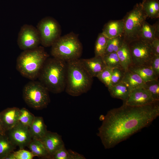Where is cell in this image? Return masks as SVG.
Segmentation results:
<instances>
[{"label": "cell", "mask_w": 159, "mask_h": 159, "mask_svg": "<svg viewBox=\"0 0 159 159\" xmlns=\"http://www.w3.org/2000/svg\"><path fill=\"white\" fill-rule=\"evenodd\" d=\"M159 116V101L139 107L123 103L108 112L97 135L105 149L111 148L149 126Z\"/></svg>", "instance_id": "obj_1"}, {"label": "cell", "mask_w": 159, "mask_h": 159, "mask_svg": "<svg viewBox=\"0 0 159 159\" xmlns=\"http://www.w3.org/2000/svg\"><path fill=\"white\" fill-rule=\"evenodd\" d=\"M66 74V62L54 57H48L38 79L49 92L58 94L65 90Z\"/></svg>", "instance_id": "obj_2"}, {"label": "cell", "mask_w": 159, "mask_h": 159, "mask_svg": "<svg viewBox=\"0 0 159 159\" xmlns=\"http://www.w3.org/2000/svg\"><path fill=\"white\" fill-rule=\"evenodd\" d=\"M92 77L85 69L80 59L66 62V74L65 90L72 96L85 93L91 88Z\"/></svg>", "instance_id": "obj_3"}, {"label": "cell", "mask_w": 159, "mask_h": 159, "mask_svg": "<svg viewBox=\"0 0 159 159\" xmlns=\"http://www.w3.org/2000/svg\"><path fill=\"white\" fill-rule=\"evenodd\" d=\"M49 57L43 46L23 51L17 59L16 69L24 77L35 80Z\"/></svg>", "instance_id": "obj_4"}, {"label": "cell", "mask_w": 159, "mask_h": 159, "mask_svg": "<svg viewBox=\"0 0 159 159\" xmlns=\"http://www.w3.org/2000/svg\"><path fill=\"white\" fill-rule=\"evenodd\" d=\"M51 47L52 56L66 62L79 59L82 53V44L73 32L61 36Z\"/></svg>", "instance_id": "obj_5"}, {"label": "cell", "mask_w": 159, "mask_h": 159, "mask_svg": "<svg viewBox=\"0 0 159 159\" xmlns=\"http://www.w3.org/2000/svg\"><path fill=\"white\" fill-rule=\"evenodd\" d=\"M148 17L141 3L137 4L123 19L124 24V41L127 44L139 39L142 26Z\"/></svg>", "instance_id": "obj_6"}, {"label": "cell", "mask_w": 159, "mask_h": 159, "mask_svg": "<svg viewBox=\"0 0 159 159\" xmlns=\"http://www.w3.org/2000/svg\"><path fill=\"white\" fill-rule=\"evenodd\" d=\"M49 92L40 82L32 80L23 88V98L29 106L41 110L46 107L50 102Z\"/></svg>", "instance_id": "obj_7"}, {"label": "cell", "mask_w": 159, "mask_h": 159, "mask_svg": "<svg viewBox=\"0 0 159 159\" xmlns=\"http://www.w3.org/2000/svg\"><path fill=\"white\" fill-rule=\"evenodd\" d=\"M39 33L41 44L43 47H51L61 36L60 24L53 18L47 16L38 23L36 27Z\"/></svg>", "instance_id": "obj_8"}, {"label": "cell", "mask_w": 159, "mask_h": 159, "mask_svg": "<svg viewBox=\"0 0 159 159\" xmlns=\"http://www.w3.org/2000/svg\"><path fill=\"white\" fill-rule=\"evenodd\" d=\"M128 44L132 64L136 66L150 67L154 55L150 44L139 39L132 41Z\"/></svg>", "instance_id": "obj_9"}, {"label": "cell", "mask_w": 159, "mask_h": 159, "mask_svg": "<svg viewBox=\"0 0 159 159\" xmlns=\"http://www.w3.org/2000/svg\"><path fill=\"white\" fill-rule=\"evenodd\" d=\"M17 43L19 48L23 51L39 46L40 39L37 28L31 25H23L18 33Z\"/></svg>", "instance_id": "obj_10"}, {"label": "cell", "mask_w": 159, "mask_h": 159, "mask_svg": "<svg viewBox=\"0 0 159 159\" xmlns=\"http://www.w3.org/2000/svg\"><path fill=\"white\" fill-rule=\"evenodd\" d=\"M5 134L12 143L20 149L27 147L32 139L29 127L19 122L12 128L6 131Z\"/></svg>", "instance_id": "obj_11"}, {"label": "cell", "mask_w": 159, "mask_h": 159, "mask_svg": "<svg viewBox=\"0 0 159 159\" xmlns=\"http://www.w3.org/2000/svg\"><path fill=\"white\" fill-rule=\"evenodd\" d=\"M155 102L147 90L144 87H140L131 90L127 100L123 103L130 106L139 107Z\"/></svg>", "instance_id": "obj_12"}, {"label": "cell", "mask_w": 159, "mask_h": 159, "mask_svg": "<svg viewBox=\"0 0 159 159\" xmlns=\"http://www.w3.org/2000/svg\"><path fill=\"white\" fill-rule=\"evenodd\" d=\"M20 109L16 107L7 108L0 112V119L5 132L19 122Z\"/></svg>", "instance_id": "obj_13"}, {"label": "cell", "mask_w": 159, "mask_h": 159, "mask_svg": "<svg viewBox=\"0 0 159 159\" xmlns=\"http://www.w3.org/2000/svg\"><path fill=\"white\" fill-rule=\"evenodd\" d=\"M51 156L62 146L64 144L62 136L56 132L47 131L41 140Z\"/></svg>", "instance_id": "obj_14"}, {"label": "cell", "mask_w": 159, "mask_h": 159, "mask_svg": "<svg viewBox=\"0 0 159 159\" xmlns=\"http://www.w3.org/2000/svg\"><path fill=\"white\" fill-rule=\"evenodd\" d=\"M82 65L92 77L97 75L106 66L101 56H96L89 59H80Z\"/></svg>", "instance_id": "obj_15"}, {"label": "cell", "mask_w": 159, "mask_h": 159, "mask_svg": "<svg viewBox=\"0 0 159 159\" xmlns=\"http://www.w3.org/2000/svg\"><path fill=\"white\" fill-rule=\"evenodd\" d=\"M124 24L123 19L110 21L104 25L102 32L108 39L123 34Z\"/></svg>", "instance_id": "obj_16"}, {"label": "cell", "mask_w": 159, "mask_h": 159, "mask_svg": "<svg viewBox=\"0 0 159 159\" xmlns=\"http://www.w3.org/2000/svg\"><path fill=\"white\" fill-rule=\"evenodd\" d=\"M29 129L32 139L40 140L48 131L43 117L39 116L35 117Z\"/></svg>", "instance_id": "obj_17"}, {"label": "cell", "mask_w": 159, "mask_h": 159, "mask_svg": "<svg viewBox=\"0 0 159 159\" xmlns=\"http://www.w3.org/2000/svg\"><path fill=\"white\" fill-rule=\"evenodd\" d=\"M130 91L139 88L145 87V82L137 74L129 70L125 72L122 82Z\"/></svg>", "instance_id": "obj_18"}, {"label": "cell", "mask_w": 159, "mask_h": 159, "mask_svg": "<svg viewBox=\"0 0 159 159\" xmlns=\"http://www.w3.org/2000/svg\"><path fill=\"white\" fill-rule=\"evenodd\" d=\"M34 156L44 159H51V156L40 140L32 139L27 146Z\"/></svg>", "instance_id": "obj_19"}, {"label": "cell", "mask_w": 159, "mask_h": 159, "mask_svg": "<svg viewBox=\"0 0 159 159\" xmlns=\"http://www.w3.org/2000/svg\"><path fill=\"white\" fill-rule=\"evenodd\" d=\"M122 68L125 71L128 70L132 64L131 57L128 44L124 41L117 52Z\"/></svg>", "instance_id": "obj_20"}, {"label": "cell", "mask_w": 159, "mask_h": 159, "mask_svg": "<svg viewBox=\"0 0 159 159\" xmlns=\"http://www.w3.org/2000/svg\"><path fill=\"white\" fill-rule=\"evenodd\" d=\"M128 70L138 74L145 82L158 79V77L150 66H136L132 64Z\"/></svg>", "instance_id": "obj_21"}, {"label": "cell", "mask_w": 159, "mask_h": 159, "mask_svg": "<svg viewBox=\"0 0 159 159\" xmlns=\"http://www.w3.org/2000/svg\"><path fill=\"white\" fill-rule=\"evenodd\" d=\"M108 90L112 97L121 99L123 102H125L127 100L131 92L122 82L108 88Z\"/></svg>", "instance_id": "obj_22"}, {"label": "cell", "mask_w": 159, "mask_h": 159, "mask_svg": "<svg viewBox=\"0 0 159 159\" xmlns=\"http://www.w3.org/2000/svg\"><path fill=\"white\" fill-rule=\"evenodd\" d=\"M141 3L143 8L148 17L152 19L159 18L158 0H143Z\"/></svg>", "instance_id": "obj_23"}, {"label": "cell", "mask_w": 159, "mask_h": 159, "mask_svg": "<svg viewBox=\"0 0 159 159\" xmlns=\"http://www.w3.org/2000/svg\"><path fill=\"white\" fill-rule=\"evenodd\" d=\"M155 38L156 31L154 25L145 21L140 30L139 39L150 44Z\"/></svg>", "instance_id": "obj_24"}, {"label": "cell", "mask_w": 159, "mask_h": 159, "mask_svg": "<svg viewBox=\"0 0 159 159\" xmlns=\"http://www.w3.org/2000/svg\"><path fill=\"white\" fill-rule=\"evenodd\" d=\"M16 147L5 134H0V159H4L8 154L14 151Z\"/></svg>", "instance_id": "obj_25"}, {"label": "cell", "mask_w": 159, "mask_h": 159, "mask_svg": "<svg viewBox=\"0 0 159 159\" xmlns=\"http://www.w3.org/2000/svg\"><path fill=\"white\" fill-rule=\"evenodd\" d=\"M109 39L102 33H99L96 41L94 52L95 56L102 57L105 53Z\"/></svg>", "instance_id": "obj_26"}, {"label": "cell", "mask_w": 159, "mask_h": 159, "mask_svg": "<svg viewBox=\"0 0 159 159\" xmlns=\"http://www.w3.org/2000/svg\"><path fill=\"white\" fill-rule=\"evenodd\" d=\"M124 42L123 35L109 39L104 55L113 52H117Z\"/></svg>", "instance_id": "obj_27"}, {"label": "cell", "mask_w": 159, "mask_h": 159, "mask_svg": "<svg viewBox=\"0 0 159 159\" xmlns=\"http://www.w3.org/2000/svg\"><path fill=\"white\" fill-rule=\"evenodd\" d=\"M102 57L107 67L112 69L116 68H122L116 52L110 53Z\"/></svg>", "instance_id": "obj_28"}, {"label": "cell", "mask_w": 159, "mask_h": 159, "mask_svg": "<svg viewBox=\"0 0 159 159\" xmlns=\"http://www.w3.org/2000/svg\"><path fill=\"white\" fill-rule=\"evenodd\" d=\"M145 88L149 92L155 101H159V82L158 79L145 82Z\"/></svg>", "instance_id": "obj_29"}, {"label": "cell", "mask_w": 159, "mask_h": 159, "mask_svg": "<svg viewBox=\"0 0 159 159\" xmlns=\"http://www.w3.org/2000/svg\"><path fill=\"white\" fill-rule=\"evenodd\" d=\"M35 117L28 110L25 108L20 109L19 122L28 127L33 121Z\"/></svg>", "instance_id": "obj_30"}, {"label": "cell", "mask_w": 159, "mask_h": 159, "mask_svg": "<svg viewBox=\"0 0 159 159\" xmlns=\"http://www.w3.org/2000/svg\"><path fill=\"white\" fill-rule=\"evenodd\" d=\"M112 69L106 67L97 77L108 88L112 86L111 76Z\"/></svg>", "instance_id": "obj_31"}, {"label": "cell", "mask_w": 159, "mask_h": 159, "mask_svg": "<svg viewBox=\"0 0 159 159\" xmlns=\"http://www.w3.org/2000/svg\"><path fill=\"white\" fill-rule=\"evenodd\" d=\"M125 72L121 68H116L112 69L111 76L112 86L116 85L122 82Z\"/></svg>", "instance_id": "obj_32"}, {"label": "cell", "mask_w": 159, "mask_h": 159, "mask_svg": "<svg viewBox=\"0 0 159 159\" xmlns=\"http://www.w3.org/2000/svg\"><path fill=\"white\" fill-rule=\"evenodd\" d=\"M14 159H32L34 157L32 153L24 149L12 152Z\"/></svg>", "instance_id": "obj_33"}, {"label": "cell", "mask_w": 159, "mask_h": 159, "mask_svg": "<svg viewBox=\"0 0 159 159\" xmlns=\"http://www.w3.org/2000/svg\"><path fill=\"white\" fill-rule=\"evenodd\" d=\"M51 159H69V154L68 150L65 145L57 151L51 156Z\"/></svg>", "instance_id": "obj_34"}, {"label": "cell", "mask_w": 159, "mask_h": 159, "mask_svg": "<svg viewBox=\"0 0 159 159\" xmlns=\"http://www.w3.org/2000/svg\"><path fill=\"white\" fill-rule=\"evenodd\" d=\"M150 67L157 76H159V55L154 54L151 59Z\"/></svg>", "instance_id": "obj_35"}, {"label": "cell", "mask_w": 159, "mask_h": 159, "mask_svg": "<svg viewBox=\"0 0 159 159\" xmlns=\"http://www.w3.org/2000/svg\"><path fill=\"white\" fill-rule=\"evenodd\" d=\"M150 44L154 54L159 55V38H155Z\"/></svg>", "instance_id": "obj_36"}, {"label": "cell", "mask_w": 159, "mask_h": 159, "mask_svg": "<svg viewBox=\"0 0 159 159\" xmlns=\"http://www.w3.org/2000/svg\"><path fill=\"white\" fill-rule=\"evenodd\" d=\"M68 151L69 154V159H85V156L75 151L69 149Z\"/></svg>", "instance_id": "obj_37"}, {"label": "cell", "mask_w": 159, "mask_h": 159, "mask_svg": "<svg viewBox=\"0 0 159 159\" xmlns=\"http://www.w3.org/2000/svg\"><path fill=\"white\" fill-rule=\"evenodd\" d=\"M156 31V38H159V21H157L153 24Z\"/></svg>", "instance_id": "obj_38"}, {"label": "cell", "mask_w": 159, "mask_h": 159, "mask_svg": "<svg viewBox=\"0 0 159 159\" xmlns=\"http://www.w3.org/2000/svg\"><path fill=\"white\" fill-rule=\"evenodd\" d=\"M0 134H5V132L3 129L0 119Z\"/></svg>", "instance_id": "obj_39"}]
</instances>
